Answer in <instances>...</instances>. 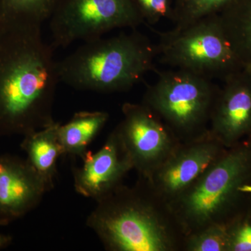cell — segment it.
Returning <instances> with one entry per match:
<instances>
[{
  "mask_svg": "<svg viewBox=\"0 0 251 251\" xmlns=\"http://www.w3.org/2000/svg\"><path fill=\"white\" fill-rule=\"evenodd\" d=\"M54 48L41 27L0 39V137L24 135L53 124L59 78Z\"/></svg>",
  "mask_w": 251,
  "mask_h": 251,
  "instance_id": "6da1fadb",
  "label": "cell"
},
{
  "mask_svg": "<svg viewBox=\"0 0 251 251\" xmlns=\"http://www.w3.org/2000/svg\"><path fill=\"white\" fill-rule=\"evenodd\" d=\"M86 224L109 251H182L185 234L169 204L146 179L97 201Z\"/></svg>",
  "mask_w": 251,
  "mask_h": 251,
  "instance_id": "7a4b0ae2",
  "label": "cell"
},
{
  "mask_svg": "<svg viewBox=\"0 0 251 251\" xmlns=\"http://www.w3.org/2000/svg\"><path fill=\"white\" fill-rule=\"evenodd\" d=\"M157 46L135 29L83 42L57 62L60 82L98 93L128 91L154 72Z\"/></svg>",
  "mask_w": 251,
  "mask_h": 251,
  "instance_id": "3957f363",
  "label": "cell"
},
{
  "mask_svg": "<svg viewBox=\"0 0 251 251\" xmlns=\"http://www.w3.org/2000/svg\"><path fill=\"white\" fill-rule=\"evenodd\" d=\"M251 204V136L226 151L171 205L185 236L227 225Z\"/></svg>",
  "mask_w": 251,
  "mask_h": 251,
  "instance_id": "277c9868",
  "label": "cell"
},
{
  "mask_svg": "<svg viewBox=\"0 0 251 251\" xmlns=\"http://www.w3.org/2000/svg\"><path fill=\"white\" fill-rule=\"evenodd\" d=\"M158 79L147 86L143 102L156 113L181 143L209 133L219 86L186 71L155 70Z\"/></svg>",
  "mask_w": 251,
  "mask_h": 251,
  "instance_id": "5b68a950",
  "label": "cell"
},
{
  "mask_svg": "<svg viewBox=\"0 0 251 251\" xmlns=\"http://www.w3.org/2000/svg\"><path fill=\"white\" fill-rule=\"evenodd\" d=\"M162 64L210 79L224 81L244 69L229 44L218 14L180 29L157 32Z\"/></svg>",
  "mask_w": 251,
  "mask_h": 251,
  "instance_id": "8992f818",
  "label": "cell"
},
{
  "mask_svg": "<svg viewBox=\"0 0 251 251\" xmlns=\"http://www.w3.org/2000/svg\"><path fill=\"white\" fill-rule=\"evenodd\" d=\"M49 21L54 49L145 23L135 0H62Z\"/></svg>",
  "mask_w": 251,
  "mask_h": 251,
  "instance_id": "52a82bcc",
  "label": "cell"
},
{
  "mask_svg": "<svg viewBox=\"0 0 251 251\" xmlns=\"http://www.w3.org/2000/svg\"><path fill=\"white\" fill-rule=\"evenodd\" d=\"M123 119L115 128L138 176L149 179L181 142L156 113L143 103L122 105Z\"/></svg>",
  "mask_w": 251,
  "mask_h": 251,
  "instance_id": "ba28073f",
  "label": "cell"
},
{
  "mask_svg": "<svg viewBox=\"0 0 251 251\" xmlns=\"http://www.w3.org/2000/svg\"><path fill=\"white\" fill-rule=\"evenodd\" d=\"M226 149L209 133L181 143L147 181L153 193L171 205Z\"/></svg>",
  "mask_w": 251,
  "mask_h": 251,
  "instance_id": "9c48e42d",
  "label": "cell"
},
{
  "mask_svg": "<svg viewBox=\"0 0 251 251\" xmlns=\"http://www.w3.org/2000/svg\"><path fill=\"white\" fill-rule=\"evenodd\" d=\"M209 134L229 148L251 136V72L242 69L224 80L211 112Z\"/></svg>",
  "mask_w": 251,
  "mask_h": 251,
  "instance_id": "30bf717a",
  "label": "cell"
},
{
  "mask_svg": "<svg viewBox=\"0 0 251 251\" xmlns=\"http://www.w3.org/2000/svg\"><path fill=\"white\" fill-rule=\"evenodd\" d=\"M82 166L72 170L77 193L97 202L123 184L133 163L115 129L97 152L89 151Z\"/></svg>",
  "mask_w": 251,
  "mask_h": 251,
  "instance_id": "8fae6325",
  "label": "cell"
},
{
  "mask_svg": "<svg viewBox=\"0 0 251 251\" xmlns=\"http://www.w3.org/2000/svg\"><path fill=\"white\" fill-rule=\"evenodd\" d=\"M46 191L27 160L0 156V226H7L39 205Z\"/></svg>",
  "mask_w": 251,
  "mask_h": 251,
  "instance_id": "7c38bea8",
  "label": "cell"
},
{
  "mask_svg": "<svg viewBox=\"0 0 251 251\" xmlns=\"http://www.w3.org/2000/svg\"><path fill=\"white\" fill-rule=\"evenodd\" d=\"M59 125L54 122L24 135L21 143V149L27 155L26 160L42 180L47 192L54 188L57 160L64 155L59 138Z\"/></svg>",
  "mask_w": 251,
  "mask_h": 251,
  "instance_id": "4fadbf2b",
  "label": "cell"
},
{
  "mask_svg": "<svg viewBox=\"0 0 251 251\" xmlns=\"http://www.w3.org/2000/svg\"><path fill=\"white\" fill-rule=\"evenodd\" d=\"M62 0H0V37L12 31L41 27Z\"/></svg>",
  "mask_w": 251,
  "mask_h": 251,
  "instance_id": "5bb4252c",
  "label": "cell"
},
{
  "mask_svg": "<svg viewBox=\"0 0 251 251\" xmlns=\"http://www.w3.org/2000/svg\"><path fill=\"white\" fill-rule=\"evenodd\" d=\"M218 16L243 67L251 72V0H232Z\"/></svg>",
  "mask_w": 251,
  "mask_h": 251,
  "instance_id": "9a60e30c",
  "label": "cell"
},
{
  "mask_svg": "<svg viewBox=\"0 0 251 251\" xmlns=\"http://www.w3.org/2000/svg\"><path fill=\"white\" fill-rule=\"evenodd\" d=\"M108 120L107 112L81 111L74 114L72 120L65 125L60 124L59 138L64 155L82 159L89 151V145L101 131Z\"/></svg>",
  "mask_w": 251,
  "mask_h": 251,
  "instance_id": "2e32d148",
  "label": "cell"
},
{
  "mask_svg": "<svg viewBox=\"0 0 251 251\" xmlns=\"http://www.w3.org/2000/svg\"><path fill=\"white\" fill-rule=\"evenodd\" d=\"M232 0H175L171 21L174 29H183L199 20L219 14Z\"/></svg>",
  "mask_w": 251,
  "mask_h": 251,
  "instance_id": "e0dca14e",
  "label": "cell"
},
{
  "mask_svg": "<svg viewBox=\"0 0 251 251\" xmlns=\"http://www.w3.org/2000/svg\"><path fill=\"white\" fill-rule=\"evenodd\" d=\"M182 251H228L226 225H212L185 236Z\"/></svg>",
  "mask_w": 251,
  "mask_h": 251,
  "instance_id": "ac0fdd59",
  "label": "cell"
},
{
  "mask_svg": "<svg viewBox=\"0 0 251 251\" xmlns=\"http://www.w3.org/2000/svg\"><path fill=\"white\" fill-rule=\"evenodd\" d=\"M226 226L228 251H251V204Z\"/></svg>",
  "mask_w": 251,
  "mask_h": 251,
  "instance_id": "d6986e66",
  "label": "cell"
},
{
  "mask_svg": "<svg viewBox=\"0 0 251 251\" xmlns=\"http://www.w3.org/2000/svg\"><path fill=\"white\" fill-rule=\"evenodd\" d=\"M145 23L153 25L163 19H172L173 0H135Z\"/></svg>",
  "mask_w": 251,
  "mask_h": 251,
  "instance_id": "ffe728a7",
  "label": "cell"
},
{
  "mask_svg": "<svg viewBox=\"0 0 251 251\" xmlns=\"http://www.w3.org/2000/svg\"><path fill=\"white\" fill-rule=\"evenodd\" d=\"M11 242V237L9 235L0 234V250L4 249Z\"/></svg>",
  "mask_w": 251,
  "mask_h": 251,
  "instance_id": "44dd1931",
  "label": "cell"
},
{
  "mask_svg": "<svg viewBox=\"0 0 251 251\" xmlns=\"http://www.w3.org/2000/svg\"><path fill=\"white\" fill-rule=\"evenodd\" d=\"M0 39H1V37H0Z\"/></svg>",
  "mask_w": 251,
  "mask_h": 251,
  "instance_id": "7402d4cb",
  "label": "cell"
}]
</instances>
